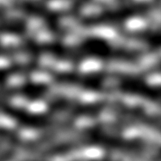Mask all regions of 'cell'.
Wrapping results in <instances>:
<instances>
[{
  "label": "cell",
  "instance_id": "6da1fadb",
  "mask_svg": "<svg viewBox=\"0 0 161 161\" xmlns=\"http://www.w3.org/2000/svg\"><path fill=\"white\" fill-rule=\"evenodd\" d=\"M56 57L69 62L94 58L131 63L137 61L139 54L128 48L114 46L101 37H92L73 46L60 44L57 48Z\"/></svg>",
  "mask_w": 161,
  "mask_h": 161
},
{
  "label": "cell",
  "instance_id": "7a4b0ae2",
  "mask_svg": "<svg viewBox=\"0 0 161 161\" xmlns=\"http://www.w3.org/2000/svg\"><path fill=\"white\" fill-rule=\"evenodd\" d=\"M114 88L125 94L133 95L153 102H159V88L149 84L144 80L135 76L117 73L113 75Z\"/></svg>",
  "mask_w": 161,
  "mask_h": 161
},
{
  "label": "cell",
  "instance_id": "3957f363",
  "mask_svg": "<svg viewBox=\"0 0 161 161\" xmlns=\"http://www.w3.org/2000/svg\"><path fill=\"white\" fill-rule=\"evenodd\" d=\"M48 107L77 117H95L103 113L106 105L103 102L83 103L68 97H57L50 101Z\"/></svg>",
  "mask_w": 161,
  "mask_h": 161
},
{
  "label": "cell",
  "instance_id": "277c9868",
  "mask_svg": "<svg viewBox=\"0 0 161 161\" xmlns=\"http://www.w3.org/2000/svg\"><path fill=\"white\" fill-rule=\"evenodd\" d=\"M113 111L117 115L122 117L123 118L132 119L136 122L146 124L153 125L157 123L156 118L149 114L142 107L138 106L130 107L125 106L122 104H117L113 106Z\"/></svg>",
  "mask_w": 161,
  "mask_h": 161
},
{
  "label": "cell",
  "instance_id": "5b68a950",
  "mask_svg": "<svg viewBox=\"0 0 161 161\" xmlns=\"http://www.w3.org/2000/svg\"><path fill=\"white\" fill-rule=\"evenodd\" d=\"M134 36L139 41L150 46L154 49L159 48L161 44V35L154 31L139 30L134 31Z\"/></svg>",
  "mask_w": 161,
  "mask_h": 161
},
{
  "label": "cell",
  "instance_id": "8992f818",
  "mask_svg": "<svg viewBox=\"0 0 161 161\" xmlns=\"http://www.w3.org/2000/svg\"><path fill=\"white\" fill-rule=\"evenodd\" d=\"M19 35L13 33H4L0 35V45L6 48H14L22 44Z\"/></svg>",
  "mask_w": 161,
  "mask_h": 161
},
{
  "label": "cell",
  "instance_id": "52a82bcc",
  "mask_svg": "<svg viewBox=\"0 0 161 161\" xmlns=\"http://www.w3.org/2000/svg\"><path fill=\"white\" fill-rule=\"evenodd\" d=\"M73 6V0H48L47 8L53 12H57L69 10Z\"/></svg>",
  "mask_w": 161,
  "mask_h": 161
},
{
  "label": "cell",
  "instance_id": "ba28073f",
  "mask_svg": "<svg viewBox=\"0 0 161 161\" xmlns=\"http://www.w3.org/2000/svg\"><path fill=\"white\" fill-rule=\"evenodd\" d=\"M17 125V121L13 116L0 111V129L12 130Z\"/></svg>",
  "mask_w": 161,
  "mask_h": 161
},
{
  "label": "cell",
  "instance_id": "9c48e42d",
  "mask_svg": "<svg viewBox=\"0 0 161 161\" xmlns=\"http://www.w3.org/2000/svg\"><path fill=\"white\" fill-rule=\"evenodd\" d=\"M26 83V78L24 75L20 73H13L7 77L6 84L12 89H18L23 86Z\"/></svg>",
  "mask_w": 161,
  "mask_h": 161
},
{
  "label": "cell",
  "instance_id": "30bf717a",
  "mask_svg": "<svg viewBox=\"0 0 161 161\" xmlns=\"http://www.w3.org/2000/svg\"><path fill=\"white\" fill-rule=\"evenodd\" d=\"M30 97L23 94H16L9 98V103L14 108L24 109Z\"/></svg>",
  "mask_w": 161,
  "mask_h": 161
},
{
  "label": "cell",
  "instance_id": "8fae6325",
  "mask_svg": "<svg viewBox=\"0 0 161 161\" xmlns=\"http://www.w3.org/2000/svg\"><path fill=\"white\" fill-rule=\"evenodd\" d=\"M12 63V62L11 58L3 55H0V70L8 68L11 66Z\"/></svg>",
  "mask_w": 161,
  "mask_h": 161
},
{
  "label": "cell",
  "instance_id": "7c38bea8",
  "mask_svg": "<svg viewBox=\"0 0 161 161\" xmlns=\"http://www.w3.org/2000/svg\"><path fill=\"white\" fill-rule=\"evenodd\" d=\"M94 1L97 2V3L103 6H113V5L117 4V0H93Z\"/></svg>",
  "mask_w": 161,
  "mask_h": 161
},
{
  "label": "cell",
  "instance_id": "4fadbf2b",
  "mask_svg": "<svg viewBox=\"0 0 161 161\" xmlns=\"http://www.w3.org/2000/svg\"><path fill=\"white\" fill-rule=\"evenodd\" d=\"M131 1L137 4H146L152 2L153 0H131Z\"/></svg>",
  "mask_w": 161,
  "mask_h": 161
},
{
  "label": "cell",
  "instance_id": "5bb4252c",
  "mask_svg": "<svg viewBox=\"0 0 161 161\" xmlns=\"http://www.w3.org/2000/svg\"><path fill=\"white\" fill-rule=\"evenodd\" d=\"M22 161L21 159H20L19 157H17V156L14 154V156H13L12 158L9 159L8 161Z\"/></svg>",
  "mask_w": 161,
  "mask_h": 161
}]
</instances>
